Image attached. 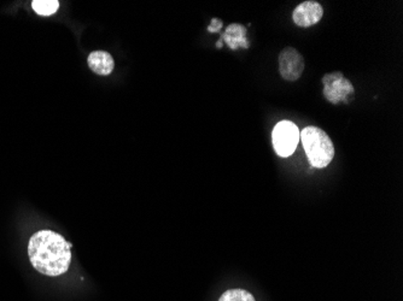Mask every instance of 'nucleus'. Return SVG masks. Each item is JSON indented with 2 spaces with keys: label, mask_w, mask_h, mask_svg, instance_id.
<instances>
[{
  "label": "nucleus",
  "mask_w": 403,
  "mask_h": 301,
  "mask_svg": "<svg viewBox=\"0 0 403 301\" xmlns=\"http://www.w3.org/2000/svg\"><path fill=\"white\" fill-rule=\"evenodd\" d=\"M219 301H255L252 293L243 290H231L225 292Z\"/></svg>",
  "instance_id": "obj_10"
},
{
  "label": "nucleus",
  "mask_w": 403,
  "mask_h": 301,
  "mask_svg": "<svg viewBox=\"0 0 403 301\" xmlns=\"http://www.w3.org/2000/svg\"><path fill=\"white\" fill-rule=\"evenodd\" d=\"M222 26H224L222 21L219 18H213L212 23L208 27V32L220 33V31L222 29Z\"/></svg>",
  "instance_id": "obj_11"
},
{
  "label": "nucleus",
  "mask_w": 403,
  "mask_h": 301,
  "mask_svg": "<svg viewBox=\"0 0 403 301\" xmlns=\"http://www.w3.org/2000/svg\"><path fill=\"white\" fill-rule=\"evenodd\" d=\"M323 16V9L320 3L314 0H308L301 3L292 12V20L296 26L308 28L319 23Z\"/></svg>",
  "instance_id": "obj_6"
},
{
  "label": "nucleus",
  "mask_w": 403,
  "mask_h": 301,
  "mask_svg": "<svg viewBox=\"0 0 403 301\" xmlns=\"http://www.w3.org/2000/svg\"><path fill=\"white\" fill-rule=\"evenodd\" d=\"M300 138L311 165L318 169L328 167L335 157V146L328 133L321 128L311 126L301 131Z\"/></svg>",
  "instance_id": "obj_2"
},
{
  "label": "nucleus",
  "mask_w": 403,
  "mask_h": 301,
  "mask_svg": "<svg viewBox=\"0 0 403 301\" xmlns=\"http://www.w3.org/2000/svg\"><path fill=\"white\" fill-rule=\"evenodd\" d=\"M221 41H225L232 50L237 48H249L247 39V28L242 24L232 23L228 26L225 33L221 34Z\"/></svg>",
  "instance_id": "obj_8"
},
{
  "label": "nucleus",
  "mask_w": 403,
  "mask_h": 301,
  "mask_svg": "<svg viewBox=\"0 0 403 301\" xmlns=\"http://www.w3.org/2000/svg\"><path fill=\"white\" fill-rule=\"evenodd\" d=\"M304 72L303 56L295 48H285L279 55V72L290 82L301 79Z\"/></svg>",
  "instance_id": "obj_5"
},
{
  "label": "nucleus",
  "mask_w": 403,
  "mask_h": 301,
  "mask_svg": "<svg viewBox=\"0 0 403 301\" xmlns=\"http://www.w3.org/2000/svg\"><path fill=\"white\" fill-rule=\"evenodd\" d=\"M72 245L52 230H41L29 239V261L39 273L57 278L67 273L72 263Z\"/></svg>",
  "instance_id": "obj_1"
},
{
  "label": "nucleus",
  "mask_w": 403,
  "mask_h": 301,
  "mask_svg": "<svg viewBox=\"0 0 403 301\" xmlns=\"http://www.w3.org/2000/svg\"><path fill=\"white\" fill-rule=\"evenodd\" d=\"M300 141V131L295 123L281 121L278 123L272 133V143L276 153L283 158L290 157L295 152Z\"/></svg>",
  "instance_id": "obj_4"
},
{
  "label": "nucleus",
  "mask_w": 403,
  "mask_h": 301,
  "mask_svg": "<svg viewBox=\"0 0 403 301\" xmlns=\"http://www.w3.org/2000/svg\"><path fill=\"white\" fill-rule=\"evenodd\" d=\"M88 67L95 74L108 76L112 74L115 67V62L112 55L105 51H93L87 58Z\"/></svg>",
  "instance_id": "obj_7"
},
{
  "label": "nucleus",
  "mask_w": 403,
  "mask_h": 301,
  "mask_svg": "<svg viewBox=\"0 0 403 301\" xmlns=\"http://www.w3.org/2000/svg\"><path fill=\"white\" fill-rule=\"evenodd\" d=\"M32 8L41 16H52L60 9V1L57 0H34Z\"/></svg>",
  "instance_id": "obj_9"
},
{
  "label": "nucleus",
  "mask_w": 403,
  "mask_h": 301,
  "mask_svg": "<svg viewBox=\"0 0 403 301\" xmlns=\"http://www.w3.org/2000/svg\"><path fill=\"white\" fill-rule=\"evenodd\" d=\"M323 97L328 102L338 105V104L350 103L355 93V88L352 82L344 77L340 72H330L323 76Z\"/></svg>",
  "instance_id": "obj_3"
}]
</instances>
